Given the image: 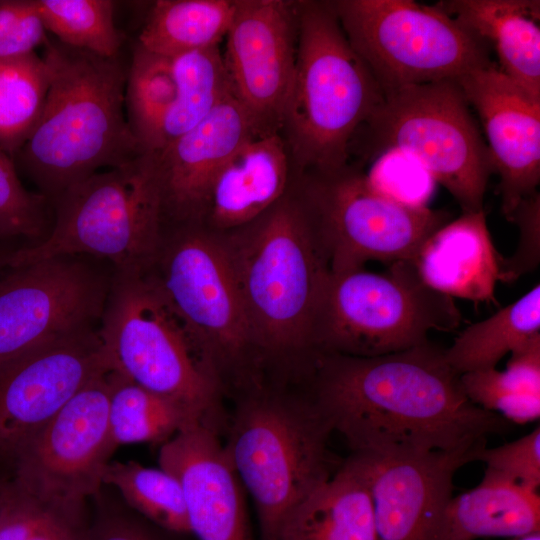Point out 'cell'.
I'll return each instance as SVG.
<instances>
[{"label": "cell", "instance_id": "6da1fadb", "mask_svg": "<svg viewBox=\"0 0 540 540\" xmlns=\"http://www.w3.org/2000/svg\"><path fill=\"white\" fill-rule=\"evenodd\" d=\"M307 379L352 453L454 451L509 428L468 399L445 350L430 341L374 357L320 353Z\"/></svg>", "mask_w": 540, "mask_h": 540}, {"label": "cell", "instance_id": "7a4b0ae2", "mask_svg": "<svg viewBox=\"0 0 540 540\" xmlns=\"http://www.w3.org/2000/svg\"><path fill=\"white\" fill-rule=\"evenodd\" d=\"M229 261L251 341L265 366L294 364L306 374L330 278V252L300 186L252 222L217 233Z\"/></svg>", "mask_w": 540, "mask_h": 540}, {"label": "cell", "instance_id": "3957f363", "mask_svg": "<svg viewBox=\"0 0 540 540\" xmlns=\"http://www.w3.org/2000/svg\"><path fill=\"white\" fill-rule=\"evenodd\" d=\"M49 87L41 116L14 156L51 203L91 175L142 152L127 123L128 64L47 37Z\"/></svg>", "mask_w": 540, "mask_h": 540}, {"label": "cell", "instance_id": "277c9868", "mask_svg": "<svg viewBox=\"0 0 540 540\" xmlns=\"http://www.w3.org/2000/svg\"><path fill=\"white\" fill-rule=\"evenodd\" d=\"M294 72L282 113L290 160L300 176L348 164L359 127L384 93L348 42L332 1H299Z\"/></svg>", "mask_w": 540, "mask_h": 540}, {"label": "cell", "instance_id": "5b68a950", "mask_svg": "<svg viewBox=\"0 0 540 540\" xmlns=\"http://www.w3.org/2000/svg\"><path fill=\"white\" fill-rule=\"evenodd\" d=\"M98 332L112 371L220 431L222 388L149 271L113 272Z\"/></svg>", "mask_w": 540, "mask_h": 540}, {"label": "cell", "instance_id": "8992f818", "mask_svg": "<svg viewBox=\"0 0 540 540\" xmlns=\"http://www.w3.org/2000/svg\"><path fill=\"white\" fill-rule=\"evenodd\" d=\"M55 220L47 236L8 252L5 264L20 267L60 256L108 260L113 272L148 271L165 225L153 153L99 171L51 202Z\"/></svg>", "mask_w": 540, "mask_h": 540}, {"label": "cell", "instance_id": "52a82bcc", "mask_svg": "<svg viewBox=\"0 0 540 540\" xmlns=\"http://www.w3.org/2000/svg\"><path fill=\"white\" fill-rule=\"evenodd\" d=\"M333 432L309 395L293 398L249 390L230 421L224 448L258 516L261 540L337 469L329 451Z\"/></svg>", "mask_w": 540, "mask_h": 540}, {"label": "cell", "instance_id": "ba28073f", "mask_svg": "<svg viewBox=\"0 0 540 540\" xmlns=\"http://www.w3.org/2000/svg\"><path fill=\"white\" fill-rule=\"evenodd\" d=\"M148 271L222 391L261 385L263 367L219 235L194 222L165 223Z\"/></svg>", "mask_w": 540, "mask_h": 540}, {"label": "cell", "instance_id": "9c48e42d", "mask_svg": "<svg viewBox=\"0 0 540 540\" xmlns=\"http://www.w3.org/2000/svg\"><path fill=\"white\" fill-rule=\"evenodd\" d=\"M457 80L406 86L384 94L349 146L364 161L391 149L415 157L459 203L483 210L494 172L487 144Z\"/></svg>", "mask_w": 540, "mask_h": 540}, {"label": "cell", "instance_id": "30bf717a", "mask_svg": "<svg viewBox=\"0 0 540 540\" xmlns=\"http://www.w3.org/2000/svg\"><path fill=\"white\" fill-rule=\"evenodd\" d=\"M462 320L453 298L428 287L412 261L386 273H331L318 314L316 354L374 357L426 343Z\"/></svg>", "mask_w": 540, "mask_h": 540}, {"label": "cell", "instance_id": "8fae6325", "mask_svg": "<svg viewBox=\"0 0 540 540\" xmlns=\"http://www.w3.org/2000/svg\"><path fill=\"white\" fill-rule=\"evenodd\" d=\"M351 47L383 93L457 80L488 66V46L436 4L411 0L332 1Z\"/></svg>", "mask_w": 540, "mask_h": 540}, {"label": "cell", "instance_id": "7c38bea8", "mask_svg": "<svg viewBox=\"0 0 540 540\" xmlns=\"http://www.w3.org/2000/svg\"><path fill=\"white\" fill-rule=\"evenodd\" d=\"M299 184L328 245L331 273L364 269L369 261H412L450 219L445 211L406 207L379 194L358 166L303 175Z\"/></svg>", "mask_w": 540, "mask_h": 540}, {"label": "cell", "instance_id": "4fadbf2b", "mask_svg": "<svg viewBox=\"0 0 540 540\" xmlns=\"http://www.w3.org/2000/svg\"><path fill=\"white\" fill-rule=\"evenodd\" d=\"M110 372L75 394L14 462L21 490L77 524L84 523L87 499L99 495L117 448L109 425Z\"/></svg>", "mask_w": 540, "mask_h": 540}, {"label": "cell", "instance_id": "5bb4252c", "mask_svg": "<svg viewBox=\"0 0 540 540\" xmlns=\"http://www.w3.org/2000/svg\"><path fill=\"white\" fill-rule=\"evenodd\" d=\"M10 269L0 278V365L100 323L111 277L79 256Z\"/></svg>", "mask_w": 540, "mask_h": 540}, {"label": "cell", "instance_id": "9a60e30c", "mask_svg": "<svg viewBox=\"0 0 540 540\" xmlns=\"http://www.w3.org/2000/svg\"><path fill=\"white\" fill-rule=\"evenodd\" d=\"M109 371L111 360L96 328L0 365V464L13 470L23 447L86 384Z\"/></svg>", "mask_w": 540, "mask_h": 540}, {"label": "cell", "instance_id": "2e32d148", "mask_svg": "<svg viewBox=\"0 0 540 540\" xmlns=\"http://www.w3.org/2000/svg\"><path fill=\"white\" fill-rule=\"evenodd\" d=\"M487 445L454 451L351 453L371 498L378 540H437L456 472Z\"/></svg>", "mask_w": 540, "mask_h": 540}, {"label": "cell", "instance_id": "e0dca14e", "mask_svg": "<svg viewBox=\"0 0 540 540\" xmlns=\"http://www.w3.org/2000/svg\"><path fill=\"white\" fill-rule=\"evenodd\" d=\"M222 53L232 94L261 134L279 133L297 48L296 2L234 0Z\"/></svg>", "mask_w": 540, "mask_h": 540}, {"label": "cell", "instance_id": "ac0fdd59", "mask_svg": "<svg viewBox=\"0 0 540 540\" xmlns=\"http://www.w3.org/2000/svg\"><path fill=\"white\" fill-rule=\"evenodd\" d=\"M476 110L500 177L501 211L509 221L540 183V100L526 93L494 63L457 79Z\"/></svg>", "mask_w": 540, "mask_h": 540}, {"label": "cell", "instance_id": "d6986e66", "mask_svg": "<svg viewBox=\"0 0 540 540\" xmlns=\"http://www.w3.org/2000/svg\"><path fill=\"white\" fill-rule=\"evenodd\" d=\"M158 462L182 486L190 533L199 540H252L244 489L218 431L184 427L161 444Z\"/></svg>", "mask_w": 540, "mask_h": 540}, {"label": "cell", "instance_id": "ffe728a7", "mask_svg": "<svg viewBox=\"0 0 540 540\" xmlns=\"http://www.w3.org/2000/svg\"><path fill=\"white\" fill-rule=\"evenodd\" d=\"M257 135L263 134L231 92L196 126L154 152L165 223L195 222L213 176Z\"/></svg>", "mask_w": 540, "mask_h": 540}, {"label": "cell", "instance_id": "44dd1931", "mask_svg": "<svg viewBox=\"0 0 540 540\" xmlns=\"http://www.w3.org/2000/svg\"><path fill=\"white\" fill-rule=\"evenodd\" d=\"M290 157L279 133L242 144L213 176L194 223L215 233L244 226L289 190Z\"/></svg>", "mask_w": 540, "mask_h": 540}, {"label": "cell", "instance_id": "7402d4cb", "mask_svg": "<svg viewBox=\"0 0 540 540\" xmlns=\"http://www.w3.org/2000/svg\"><path fill=\"white\" fill-rule=\"evenodd\" d=\"M484 210L463 213L433 232L412 263L430 288L473 302L495 300L499 260Z\"/></svg>", "mask_w": 540, "mask_h": 540}, {"label": "cell", "instance_id": "603a6c76", "mask_svg": "<svg viewBox=\"0 0 540 540\" xmlns=\"http://www.w3.org/2000/svg\"><path fill=\"white\" fill-rule=\"evenodd\" d=\"M436 5L486 46H492L498 69L540 100L538 0H448Z\"/></svg>", "mask_w": 540, "mask_h": 540}, {"label": "cell", "instance_id": "cb8c5ba5", "mask_svg": "<svg viewBox=\"0 0 540 540\" xmlns=\"http://www.w3.org/2000/svg\"><path fill=\"white\" fill-rule=\"evenodd\" d=\"M533 532H540L538 489L486 468L478 485L451 497L437 540L517 538Z\"/></svg>", "mask_w": 540, "mask_h": 540}, {"label": "cell", "instance_id": "d4e9b609", "mask_svg": "<svg viewBox=\"0 0 540 540\" xmlns=\"http://www.w3.org/2000/svg\"><path fill=\"white\" fill-rule=\"evenodd\" d=\"M271 540H378L369 491L345 460L281 521Z\"/></svg>", "mask_w": 540, "mask_h": 540}, {"label": "cell", "instance_id": "484cf974", "mask_svg": "<svg viewBox=\"0 0 540 540\" xmlns=\"http://www.w3.org/2000/svg\"><path fill=\"white\" fill-rule=\"evenodd\" d=\"M232 0H158L138 37L144 49L167 58L219 46L234 15Z\"/></svg>", "mask_w": 540, "mask_h": 540}, {"label": "cell", "instance_id": "4316f807", "mask_svg": "<svg viewBox=\"0 0 540 540\" xmlns=\"http://www.w3.org/2000/svg\"><path fill=\"white\" fill-rule=\"evenodd\" d=\"M468 399L478 407L516 424L540 417V334L510 353L506 369L460 375Z\"/></svg>", "mask_w": 540, "mask_h": 540}, {"label": "cell", "instance_id": "83f0119b", "mask_svg": "<svg viewBox=\"0 0 540 540\" xmlns=\"http://www.w3.org/2000/svg\"><path fill=\"white\" fill-rule=\"evenodd\" d=\"M540 334V285L489 318L468 326L445 350L458 373L495 368L508 353Z\"/></svg>", "mask_w": 540, "mask_h": 540}, {"label": "cell", "instance_id": "f1b7e54d", "mask_svg": "<svg viewBox=\"0 0 540 540\" xmlns=\"http://www.w3.org/2000/svg\"><path fill=\"white\" fill-rule=\"evenodd\" d=\"M172 66L175 98L155 152L196 126L232 92L219 46L172 58Z\"/></svg>", "mask_w": 540, "mask_h": 540}, {"label": "cell", "instance_id": "f546056e", "mask_svg": "<svg viewBox=\"0 0 540 540\" xmlns=\"http://www.w3.org/2000/svg\"><path fill=\"white\" fill-rule=\"evenodd\" d=\"M176 92L172 59L135 44L125 86L128 126L142 152H155Z\"/></svg>", "mask_w": 540, "mask_h": 540}, {"label": "cell", "instance_id": "4dcf8cb0", "mask_svg": "<svg viewBox=\"0 0 540 540\" xmlns=\"http://www.w3.org/2000/svg\"><path fill=\"white\" fill-rule=\"evenodd\" d=\"M109 425L116 447L163 444L191 423L172 402L111 371Z\"/></svg>", "mask_w": 540, "mask_h": 540}, {"label": "cell", "instance_id": "1f68e13d", "mask_svg": "<svg viewBox=\"0 0 540 540\" xmlns=\"http://www.w3.org/2000/svg\"><path fill=\"white\" fill-rule=\"evenodd\" d=\"M48 87L47 65L36 52L0 61V150L13 159L41 116Z\"/></svg>", "mask_w": 540, "mask_h": 540}, {"label": "cell", "instance_id": "d6a6232c", "mask_svg": "<svg viewBox=\"0 0 540 540\" xmlns=\"http://www.w3.org/2000/svg\"><path fill=\"white\" fill-rule=\"evenodd\" d=\"M103 484L115 487L125 501L156 525L175 533H190L184 492L169 471L135 461H110Z\"/></svg>", "mask_w": 540, "mask_h": 540}, {"label": "cell", "instance_id": "836d02e7", "mask_svg": "<svg viewBox=\"0 0 540 540\" xmlns=\"http://www.w3.org/2000/svg\"><path fill=\"white\" fill-rule=\"evenodd\" d=\"M34 5L60 43L102 57L120 55L125 36L114 23V1L34 0Z\"/></svg>", "mask_w": 540, "mask_h": 540}, {"label": "cell", "instance_id": "e575fe53", "mask_svg": "<svg viewBox=\"0 0 540 540\" xmlns=\"http://www.w3.org/2000/svg\"><path fill=\"white\" fill-rule=\"evenodd\" d=\"M48 204L49 200L41 193L23 186L13 158L0 150V240L44 239L48 234Z\"/></svg>", "mask_w": 540, "mask_h": 540}, {"label": "cell", "instance_id": "d590c367", "mask_svg": "<svg viewBox=\"0 0 540 540\" xmlns=\"http://www.w3.org/2000/svg\"><path fill=\"white\" fill-rule=\"evenodd\" d=\"M365 175L376 192L411 208L428 207L436 183L415 157L399 149L374 158Z\"/></svg>", "mask_w": 540, "mask_h": 540}, {"label": "cell", "instance_id": "8d00e7d4", "mask_svg": "<svg viewBox=\"0 0 540 540\" xmlns=\"http://www.w3.org/2000/svg\"><path fill=\"white\" fill-rule=\"evenodd\" d=\"M47 37L34 0H0V61L35 53Z\"/></svg>", "mask_w": 540, "mask_h": 540}, {"label": "cell", "instance_id": "74e56055", "mask_svg": "<svg viewBox=\"0 0 540 540\" xmlns=\"http://www.w3.org/2000/svg\"><path fill=\"white\" fill-rule=\"evenodd\" d=\"M509 221L519 228V242L509 257L500 256L499 281L514 282L535 270L540 263V194L523 199Z\"/></svg>", "mask_w": 540, "mask_h": 540}, {"label": "cell", "instance_id": "f35d334b", "mask_svg": "<svg viewBox=\"0 0 540 540\" xmlns=\"http://www.w3.org/2000/svg\"><path fill=\"white\" fill-rule=\"evenodd\" d=\"M487 469L501 473L523 485L539 489L540 428L501 446L484 447L477 456Z\"/></svg>", "mask_w": 540, "mask_h": 540}, {"label": "cell", "instance_id": "ab89813d", "mask_svg": "<svg viewBox=\"0 0 540 540\" xmlns=\"http://www.w3.org/2000/svg\"><path fill=\"white\" fill-rule=\"evenodd\" d=\"M57 515L61 516L21 490L13 477L0 509V540H31L49 519Z\"/></svg>", "mask_w": 540, "mask_h": 540}, {"label": "cell", "instance_id": "60d3db41", "mask_svg": "<svg viewBox=\"0 0 540 540\" xmlns=\"http://www.w3.org/2000/svg\"><path fill=\"white\" fill-rule=\"evenodd\" d=\"M88 540H159L140 523L121 515H103L88 529Z\"/></svg>", "mask_w": 540, "mask_h": 540}, {"label": "cell", "instance_id": "b9f144b4", "mask_svg": "<svg viewBox=\"0 0 540 540\" xmlns=\"http://www.w3.org/2000/svg\"><path fill=\"white\" fill-rule=\"evenodd\" d=\"M57 540H88V528L85 524L67 528Z\"/></svg>", "mask_w": 540, "mask_h": 540}, {"label": "cell", "instance_id": "7bdbcfd3", "mask_svg": "<svg viewBox=\"0 0 540 540\" xmlns=\"http://www.w3.org/2000/svg\"><path fill=\"white\" fill-rule=\"evenodd\" d=\"M13 477V471L0 464V493L11 483Z\"/></svg>", "mask_w": 540, "mask_h": 540}, {"label": "cell", "instance_id": "ee69618b", "mask_svg": "<svg viewBox=\"0 0 540 540\" xmlns=\"http://www.w3.org/2000/svg\"><path fill=\"white\" fill-rule=\"evenodd\" d=\"M514 540H540V532H533L524 536L517 537Z\"/></svg>", "mask_w": 540, "mask_h": 540}, {"label": "cell", "instance_id": "f6af8a7d", "mask_svg": "<svg viewBox=\"0 0 540 540\" xmlns=\"http://www.w3.org/2000/svg\"><path fill=\"white\" fill-rule=\"evenodd\" d=\"M9 251L2 250L0 248V268L6 266L5 265V259Z\"/></svg>", "mask_w": 540, "mask_h": 540}, {"label": "cell", "instance_id": "bcb514c9", "mask_svg": "<svg viewBox=\"0 0 540 540\" xmlns=\"http://www.w3.org/2000/svg\"><path fill=\"white\" fill-rule=\"evenodd\" d=\"M11 482H12V481H11ZM8 486H9V485H8ZM8 486H7V487H8ZM7 487L5 488V490H4L2 493H0V509H1V506H2L4 493H5L6 489H7Z\"/></svg>", "mask_w": 540, "mask_h": 540}]
</instances>
